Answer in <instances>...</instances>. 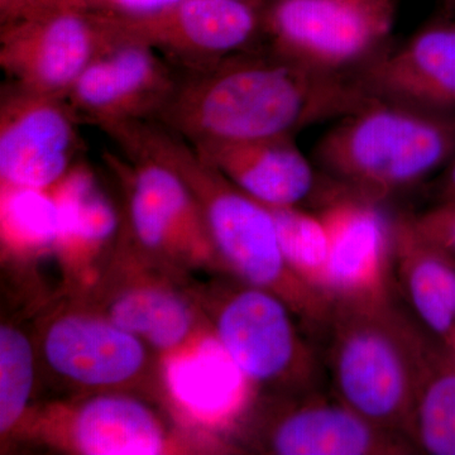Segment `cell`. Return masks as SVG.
Here are the masks:
<instances>
[{
  "label": "cell",
  "mask_w": 455,
  "mask_h": 455,
  "mask_svg": "<svg viewBox=\"0 0 455 455\" xmlns=\"http://www.w3.org/2000/svg\"><path fill=\"white\" fill-rule=\"evenodd\" d=\"M372 100L353 75L247 49L180 80L157 122L190 145L271 139L343 118Z\"/></svg>",
  "instance_id": "obj_1"
},
{
  "label": "cell",
  "mask_w": 455,
  "mask_h": 455,
  "mask_svg": "<svg viewBox=\"0 0 455 455\" xmlns=\"http://www.w3.org/2000/svg\"><path fill=\"white\" fill-rule=\"evenodd\" d=\"M112 139L124 151L143 152L172 167L196 196L212 247L228 267L243 283L275 293L309 333L326 338L334 302L293 274L265 204L235 187L203 161L188 140L160 122L121 125Z\"/></svg>",
  "instance_id": "obj_2"
},
{
  "label": "cell",
  "mask_w": 455,
  "mask_h": 455,
  "mask_svg": "<svg viewBox=\"0 0 455 455\" xmlns=\"http://www.w3.org/2000/svg\"><path fill=\"white\" fill-rule=\"evenodd\" d=\"M326 180L385 203L423 184L455 158V118L370 101L314 147Z\"/></svg>",
  "instance_id": "obj_3"
},
{
  "label": "cell",
  "mask_w": 455,
  "mask_h": 455,
  "mask_svg": "<svg viewBox=\"0 0 455 455\" xmlns=\"http://www.w3.org/2000/svg\"><path fill=\"white\" fill-rule=\"evenodd\" d=\"M427 331L396 300L334 304L326 335L334 396L370 423L403 435Z\"/></svg>",
  "instance_id": "obj_4"
},
{
  "label": "cell",
  "mask_w": 455,
  "mask_h": 455,
  "mask_svg": "<svg viewBox=\"0 0 455 455\" xmlns=\"http://www.w3.org/2000/svg\"><path fill=\"white\" fill-rule=\"evenodd\" d=\"M295 319L275 293L242 281L220 296L215 331L248 383L267 388V395L323 390L319 355Z\"/></svg>",
  "instance_id": "obj_5"
},
{
  "label": "cell",
  "mask_w": 455,
  "mask_h": 455,
  "mask_svg": "<svg viewBox=\"0 0 455 455\" xmlns=\"http://www.w3.org/2000/svg\"><path fill=\"white\" fill-rule=\"evenodd\" d=\"M396 0H274L268 49L315 70L353 75L388 46Z\"/></svg>",
  "instance_id": "obj_6"
},
{
  "label": "cell",
  "mask_w": 455,
  "mask_h": 455,
  "mask_svg": "<svg viewBox=\"0 0 455 455\" xmlns=\"http://www.w3.org/2000/svg\"><path fill=\"white\" fill-rule=\"evenodd\" d=\"M114 36L101 14L62 0H44L2 23L0 66L17 88L66 98Z\"/></svg>",
  "instance_id": "obj_7"
},
{
  "label": "cell",
  "mask_w": 455,
  "mask_h": 455,
  "mask_svg": "<svg viewBox=\"0 0 455 455\" xmlns=\"http://www.w3.org/2000/svg\"><path fill=\"white\" fill-rule=\"evenodd\" d=\"M253 447L277 455H414L403 434L377 427L323 390L268 395L252 421Z\"/></svg>",
  "instance_id": "obj_8"
},
{
  "label": "cell",
  "mask_w": 455,
  "mask_h": 455,
  "mask_svg": "<svg viewBox=\"0 0 455 455\" xmlns=\"http://www.w3.org/2000/svg\"><path fill=\"white\" fill-rule=\"evenodd\" d=\"M316 215L329 242V276L334 304L396 300L392 215L373 202L326 180Z\"/></svg>",
  "instance_id": "obj_9"
},
{
  "label": "cell",
  "mask_w": 455,
  "mask_h": 455,
  "mask_svg": "<svg viewBox=\"0 0 455 455\" xmlns=\"http://www.w3.org/2000/svg\"><path fill=\"white\" fill-rule=\"evenodd\" d=\"M179 83L166 57L116 32L65 99L79 121L107 132L130 123L157 121Z\"/></svg>",
  "instance_id": "obj_10"
},
{
  "label": "cell",
  "mask_w": 455,
  "mask_h": 455,
  "mask_svg": "<svg viewBox=\"0 0 455 455\" xmlns=\"http://www.w3.org/2000/svg\"><path fill=\"white\" fill-rule=\"evenodd\" d=\"M104 17L119 35L191 71L247 50L262 32V14L236 0H181L146 16Z\"/></svg>",
  "instance_id": "obj_11"
},
{
  "label": "cell",
  "mask_w": 455,
  "mask_h": 455,
  "mask_svg": "<svg viewBox=\"0 0 455 455\" xmlns=\"http://www.w3.org/2000/svg\"><path fill=\"white\" fill-rule=\"evenodd\" d=\"M79 122L65 98L13 86L0 104L2 184L46 190L70 170Z\"/></svg>",
  "instance_id": "obj_12"
},
{
  "label": "cell",
  "mask_w": 455,
  "mask_h": 455,
  "mask_svg": "<svg viewBox=\"0 0 455 455\" xmlns=\"http://www.w3.org/2000/svg\"><path fill=\"white\" fill-rule=\"evenodd\" d=\"M353 76L374 100L455 118V22L425 27L387 46Z\"/></svg>",
  "instance_id": "obj_13"
},
{
  "label": "cell",
  "mask_w": 455,
  "mask_h": 455,
  "mask_svg": "<svg viewBox=\"0 0 455 455\" xmlns=\"http://www.w3.org/2000/svg\"><path fill=\"white\" fill-rule=\"evenodd\" d=\"M191 146L203 161L265 205L299 206L317 193L315 171L293 136Z\"/></svg>",
  "instance_id": "obj_14"
},
{
  "label": "cell",
  "mask_w": 455,
  "mask_h": 455,
  "mask_svg": "<svg viewBox=\"0 0 455 455\" xmlns=\"http://www.w3.org/2000/svg\"><path fill=\"white\" fill-rule=\"evenodd\" d=\"M125 154L132 160L131 169L123 166L130 178L131 224L140 243L155 251L172 243L214 248L202 211L185 180L152 156L136 151Z\"/></svg>",
  "instance_id": "obj_15"
},
{
  "label": "cell",
  "mask_w": 455,
  "mask_h": 455,
  "mask_svg": "<svg viewBox=\"0 0 455 455\" xmlns=\"http://www.w3.org/2000/svg\"><path fill=\"white\" fill-rule=\"evenodd\" d=\"M44 355L57 373L86 386L133 379L145 363L139 337L109 320L70 315L56 320L44 338Z\"/></svg>",
  "instance_id": "obj_16"
},
{
  "label": "cell",
  "mask_w": 455,
  "mask_h": 455,
  "mask_svg": "<svg viewBox=\"0 0 455 455\" xmlns=\"http://www.w3.org/2000/svg\"><path fill=\"white\" fill-rule=\"evenodd\" d=\"M392 233L397 289L416 319L451 343L455 334V263L421 235L412 212L392 215Z\"/></svg>",
  "instance_id": "obj_17"
},
{
  "label": "cell",
  "mask_w": 455,
  "mask_h": 455,
  "mask_svg": "<svg viewBox=\"0 0 455 455\" xmlns=\"http://www.w3.org/2000/svg\"><path fill=\"white\" fill-rule=\"evenodd\" d=\"M403 435L419 454L455 455V352L429 331Z\"/></svg>",
  "instance_id": "obj_18"
},
{
  "label": "cell",
  "mask_w": 455,
  "mask_h": 455,
  "mask_svg": "<svg viewBox=\"0 0 455 455\" xmlns=\"http://www.w3.org/2000/svg\"><path fill=\"white\" fill-rule=\"evenodd\" d=\"M73 436L86 455H156L164 448L157 419L127 397L103 396L86 403L75 416Z\"/></svg>",
  "instance_id": "obj_19"
},
{
  "label": "cell",
  "mask_w": 455,
  "mask_h": 455,
  "mask_svg": "<svg viewBox=\"0 0 455 455\" xmlns=\"http://www.w3.org/2000/svg\"><path fill=\"white\" fill-rule=\"evenodd\" d=\"M169 382L185 406L206 418L238 414L248 396L247 379L218 339L171 363Z\"/></svg>",
  "instance_id": "obj_20"
},
{
  "label": "cell",
  "mask_w": 455,
  "mask_h": 455,
  "mask_svg": "<svg viewBox=\"0 0 455 455\" xmlns=\"http://www.w3.org/2000/svg\"><path fill=\"white\" fill-rule=\"evenodd\" d=\"M49 190L60 212V244L90 247L103 243L116 232V209L88 167H70Z\"/></svg>",
  "instance_id": "obj_21"
},
{
  "label": "cell",
  "mask_w": 455,
  "mask_h": 455,
  "mask_svg": "<svg viewBox=\"0 0 455 455\" xmlns=\"http://www.w3.org/2000/svg\"><path fill=\"white\" fill-rule=\"evenodd\" d=\"M108 320L164 350L176 348L187 339L193 323L181 299L166 290L147 287L119 295L110 304Z\"/></svg>",
  "instance_id": "obj_22"
},
{
  "label": "cell",
  "mask_w": 455,
  "mask_h": 455,
  "mask_svg": "<svg viewBox=\"0 0 455 455\" xmlns=\"http://www.w3.org/2000/svg\"><path fill=\"white\" fill-rule=\"evenodd\" d=\"M266 206L274 217L278 241L293 274L333 301L328 235L316 212L304 211L300 206Z\"/></svg>",
  "instance_id": "obj_23"
},
{
  "label": "cell",
  "mask_w": 455,
  "mask_h": 455,
  "mask_svg": "<svg viewBox=\"0 0 455 455\" xmlns=\"http://www.w3.org/2000/svg\"><path fill=\"white\" fill-rule=\"evenodd\" d=\"M2 226L5 235L17 243H59L60 212L49 188L2 184Z\"/></svg>",
  "instance_id": "obj_24"
},
{
  "label": "cell",
  "mask_w": 455,
  "mask_h": 455,
  "mask_svg": "<svg viewBox=\"0 0 455 455\" xmlns=\"http://www.w3.org/2000/svg\"><path fill=\"white\" fill-rule=\"evenodd\" d=\"M33 350L16 329H0V431L8 433L25 412L31 396Z\"/></svg>",
  "instance_id": "obj_25"
},
{
  "label": "cell",
  "mask_w": 455,
  "mask_h": 455,
  "mask_svg": "<svg viewBox=\"0 0 455 455\" xmlns=\"http://www.w3.org/2000/svg\"><path fill=\"white\" fill-rule=\"evenodd\" d=\"M414 221L421 235L455 263V202L436 203L414 214Z\"/></svg>",
  "instance_id": "obj_26"
},
{
  "label": "cell",
  "mask_w": 455,
  "mask_h": 455,
  "mask_svg": "<svg viewBox=\"0 0 455 455\" xmlns=\"http://www.w3.org/2000/svg\"><path fill=\"white\" fill-rule=\"evenodd\" d=\"M68 4L109 17H139L171 7L181 0H62Z\"/></svg>",
  "instance_id": "obj_27"
},
{
  "label": "cell",
  "mask_w": 455,
  "mask_h": 455,
  "mask_svg": "<svg viewBox=\"0 0 455 455\" xmlns=\"http://www.w3.org/2000/svg\"><path fill=\"white\" fill-rule=\"evenodd\" d=\"M436 203L455 202V158L435 182Z\"/></svg>",
  "instance_id": "obj_28"
},
{
  "label": "cell",
  "mask_w": 455,
  "mask_h": 455,
  "mask_svg": "<svg viewBox=\"0 0 455 455\" xmlns=\"http://www.w3.org/2000/svg\"><path fill=\"white\" fill-rule=\"evenodd\" d=\"M448 346H451V349H453L455 352V334H454L453 339L451 340V343H449Z\"/></svg>",
  "instance_id": "obj_29"
},
{
  "label": "cell",
  "mask_w": 455,
  "mask_h": 455,
  "mask_svg": "<svg viewBox=\"0 0 455 455\" xmlns=\"http://www.w3.org/2000/svg\"><path fill=\"white\" fill-rule=\"evenodd\" d=\"M236 2L251 3V4H254V2H257V0H236Z\"/></svg>",
  "instance_id": "obj_30"
},
{
  "label": "cell",
  "mask_w": 455,
  "mask_h": 455,
  "mask_svg": "<svg viewBox=\"0 0 455 455\" xmlns=\"http://www.w3.org/2000/svg\"><path fill=\"white\" fill-rule=\"evenodd\" d=\"M447 2L451 5V7L455 8V0H447Z\"/></svg>",
  "instance_id": "obj_31"
}]
</instances>
